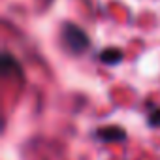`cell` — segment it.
<instances>
[{
  "instance_id": "obj_1",
  "label": "cell",
  "mask_w": 160,
  "mask_h": 160,
  "mask_svg": "<svg viewBox=\"0 0 160 160\" xmlns=\"http://www.w3.org/2000/svg\"><path fill=\"white\" fill-rule=\"evenodd\" d=\"M60 40H62V45L72 53V55H81L89 49L91 45V40L87 36V32L77 27L73 23H64L62 25V30H60Z\"/></svg>"
},
{
  "instance_id": "obj_2",
  "label": "cell",
  "mask_w": 160,
  "mask_h": 160,
  "mask_svg": "<svg viewBox=\"0 0 160 160\" xmlns=\"http://www.w3.org/2000/svg\"><path fill=\"white\" fill-rule=\"evenodd\" d=\"M94 139L102 143H117L126 139V132L121 126H102L94 132Z\"/></svg>"
},
{
  "instance_id": "obj_3",
  "label": "cell",
  "mask_w": 160,
  "mask_h": 160,
  "mask_svg": "<svg viewBox=\"0 0 160 160\" xmlns=\"http://www.w3.org/2000/svg\"><path fill=\"white\" fill-rule=\"evenodd\" d=\"M98 58L108 66H115L122 60V51L117 49V47H108V49H102L98 53Z\"/></svg>"
},
{
  "instance_id": "obj_4",
  "label": "cell",
  "mask_w": 160,
  "mask_h": 160,
  "mask_svg": "<svg viewBox=\"0 0 160 160\" xmlns=\"http://www.w3.org/2000/svg\"><path fill=\"white\" fill-rule=\"evenodd\" d=\"M147 122H149V126H152V128H160V106L149 109Z\"/></svg>"
}]
</instances>
